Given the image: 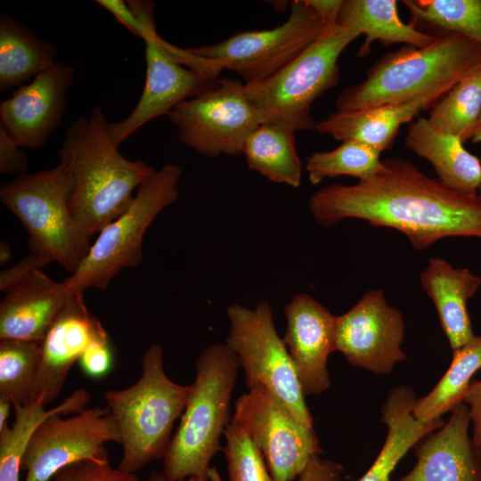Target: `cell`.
<instances>
[{
	"mask_svg": "<svg viewBox=\"0 0 481 481\" xmlns=\"http://www.w3.org/2000/svg\"><path fill=\"white\" fill-rule=\"evenodd\" d=\"M308 206L323 226L345 218L363 219L398 230L417 250L445 237L481 239L478 194L455 191L399 158L383 159L373 175L354 185L321 188L310 196Z\"/></svg>",
	"mask_w": 481,
	"mask_h": 481,
	"instance_id": "1",
	"label": "cell"
},
{
	"mask_svg": "<svg viewBox=\"0 0 481 481\" xmlns=\"http://www.w3.org/2000/svg\"><path fill=\"white\" fill-rule=\"evenodd\" d=\"M108 125L102 109L93 107L87 116L70 122L58 151L73 176L71 218L88 240L126 210L134 190L157 170L141 159L125 158L112 142Z\"/></svg>",
	"mask_w": 481,
	"mask_h": 481,
	"instance_id": "2",
	"label": "cell"
},
{
	"mask_svg": "<svg viewBox=\"0 0 481 481\" xmlns=\"http://www.w3.org/2000/svg\"><path fill=\"white\" fill-rule=\"evenodd\" d=\"M436 35L427 46L405 45L383 55L362 82L339 94L337 110L402 104L432 92L447 93L481 69V45L455 33Z\"/></svg>",
	"mask_w": 481,
	"mask_h": 481,
	"instance_id": "3",
	"label": "cell"
},
{
	"mask_svg": "<svg viewBox=\"0 0 481 481\" xmlns=\"http://www.w3.org/2000/svg\"><path fill=\"white\" fill-rule=\"evenodd\" d=\"M240 363L225 343H212L195 362V378L180 422L163 457L168 480L208 477L210 461L232 418L231 400Z\"/></svg>",
	"mask_w": 481,
	"mask_h": 481,
	"instance_id": "4",
	"label": "cell"
},
{
	"mask_svg": "<svg viewBox=\"0 0 481 481\" xmlns=\"http://www.w3.org/2000/svg\"><path fill=\"white\" fill-rule=\"evenodd\" d=\"M141 364L142 373L135 383L103 395L120 434L122 456L118 467L132 473L163 459L192 389L166 374L163 350L158 344L148 346Z\"/></svg>",
	"mask_w": 481,
	"mask_h": 481,
	"instance_id": "5",
	"label": "cell"
},
{
	"mask_svg": "<svg viewBox=\"0 0 481 481\" xmlns=\"http://www.w3.org/2000/svg\"><path fill=\"white\" fill-rule=\"evenodd\" d=\"M72 188V174L60 159L54 167L20 175L0 186L1 202L28 232L30 254L43 266L57 262L71 274L91 248L70 216Z\"/></svg>",
	"mask_w": 481,
	"mask_h": 481,
	"instance_id": "6",
	"label": "cell"
},
{
	"mask_svg": "<svg viewBox=\"0 0 481 481\" xmlns=\"http://www.w3.org/2000/svg\"><path fill=\"white\" fill-rule=\"evenodd\" d=\"M360 35L353 28L330 26L280 71L261 82L245 85L247 95L266 122L295 133L314 129L313 103L338 83V58Z\"/></svg>",
	"mask_w": 481,
	"mask_h": 481,
	"instance_id": "7",
	"label": "cell"
},
{
	"mask_svg": "<svg viewBox=\"0 0 481 481\" xmlns=\"http://www.w3.org/2000/svg\"><path fill=\"white\" fill-rule=\"evenodd\" d=\"M183 169L166 164L138 188L130 206L106 225L78 268L64 281L70 290H105L118 273L143 260L144 234L157 216L178 198Z\"/></svg>",
	"mask_w": 481,
	"mask_h": 481,
	"instance_id": "8",
	"label": "cell"
},
{
	"mask_svg": "<svg viewBox=\"0 0 481 481\" xmlns=\"http://www.w3.org/2000/svg\"><path fill=\"white\" fill-rule=\"evenodd\" d=\"M230 328L225 344L236 355L245 374L246 387L260 384L275 395L305 427L314 428L294 363L279 336L273 309L267 301L254 308L228 306Z\"/></svg>",
	"mask_w": 481,
	"mask_h": 481,
	"instance_id": "9",
	"label": "cell"
},
{
	"mask_svg": "<svg viewBox=\"0 0 481 481\" xmlns=\"http://www.w3.org/2000/svg\"><path fill=\"white\" fill-rule=\"evenodd\" d=\"M289 7L287 20L275 28L240 31L221 42L188 50L238 73L246 86L261 82L291 62L331 26L306 0L292 1Z\"/></svg>",
	"mask_w": 481,
	"mask_h": 481,
	"instance_id": "10",
	"label": "cell"
},
{
	"mask_svg": "<svg viewBox=\"0 0 481 481\" xmlns=\"http://www.w3.org/2000/svg\"><path fill=\"white\" fill-rule=\"evenodd\" d=\"M167 117L182 143L209 158L242 153L249 135L266 122L247 95L244 82L229 77L180 102Z\"/></svg>",
	"mask_w": 481,
	"mask_h": 481,
	"instance_id": "11",
	"label": "cell"
},
{
	"mask_svg": "<svg viewBox=\"0 0 481 481\" xmlns=\"http://www.w3.org/2000/svg\"><path fill=\"white\" fill-rule=\"evenodd\" d=\"M248 388L235 401L232 419L261 450L273 480L294 481L322 452L316 434L265 386Z\"/></svg>",
	"mask_w": 481,
	"mask_h": 481,
	"instance_id": "12",
	"label": "cell"
},
{
	"mask_svg": "<svg viewBox=\"0 0 481 481\" xmlns=\"http://www.w3.org/2000/svg\"><path fill=\"white\" fill-rule=\"evenodd\" d=\"M112 442L120 444V434L107 406L53 414L29 438L21 461L24 481H49L71 463L108 458L106 445Z\"/></svg>",
	"mask_w": 481,
	"mask_h": 481,
	"instance_id": "13",
	"label": "cell"
},
{
	"mask_svg": "<svg viewBox=\"0 0 481 481\" xmlns=\"http://www.w3.org/2000/svg\"><path fill=\"white\" fill-rule=\"evenodd\" d=\"M404 330L402 314L387 304L384 291L369 290L337 316L335 348L354 366L387 374L406 359L401 349Z\"/></svg>",
	"mask_w": 481,
	"mask_h": 481,
	"instance_id": "14",
	"label": "cell"
},
{
	"mask_svg": "<svg viewBox=\"0 0 481 481\" xmlns=\"http://www.w3.org/2000/svg\"><path fill=\"white\" fill-rule=\"evenodd\" d=\"M143 40L146 77L143 93L126 118L108 125L117 147L147 122L167 116L175 106L214 87L218 80L177 62L167 53L166 41L155 26L148 29Z\"/></svg>",
	"mask_w": 481,
	"mask_h": 481,
	"instance_id": "15",
	"label": "cell"
},
{
	"mask_svg": "<svg viewBox=\"0 0 481 481\" xmlns=\"http://www.w3.org/2000/svg\"><path fill=\"white\" fill-rule=\"evenodd\" d=\"M75 71L73 65L57 61L0 102V125L20 147L41 148L59 126Z\"/></svg>",
	"mask_w": 481,
	"mask_h": 481,
	"instance_id": "16",
	"label": "cell"
},
{
	"mask_svg": "<svg viewBox=\"0 0 481 481\" xmlns=\"http://www.w3.org/2000/svg\"><path fill=\"white\" fill-rule=\"evenodd\" d=\"M283 341L294 363L305 396L328 389V357L336 351V320L326 307L306 293L295 295L285 306Z\"/></svg>",
	"mask_w": 481,
	"mask_h": 481,
	"instance_id": "17",
	"label": "cell"
},
{
	"mask_svg": "<svg viewBox=\"0 0 481 481\" xmlns=\"http://www.w3.org/2000/svg\"><path fill=\"white\" fill-rule=\"evenodd\" d=\"M107 335L86 306L84 292L72 290L41 344L34 401L47 405L62 390L67 376L88 346Z\"/></svg>",
	"mask_w": 481,
	"mask_h": 481,
	"instance_id": "18",
	"label": "cell"
},
{
	"mask_svg": "<svg viewBox=\"0 0 481 481\" xmlns=\"http://www.w3.org/2000/svg\"><path fill=\"white\" fill-rule=\"evenodd\" d=\"M469 425L462 403L444 426L414 446L416 463L397 481H481V446L469 436Z\"/></svg>",
	"mask_w": 481,
	"mask_h": 481,
	"instance_id": "19",
	"label": "cell"
},
{
	"mask_svg": "<svg viewBox=\"0 0 481 481\" xmlns=\"http://www.w3.org/2000/svg\"><path fill=\"white\" fill-rule=\"evenodd\" d=\"M72 290L40 269L12 284L0 303V338L43 341Z\"/></svg>",
	"mask_w": 481,
	"mask_h": 481,
	"instance_id": "20",
	"label": "cell"
},
{
	"mask_svg": "<svg viewBox=\"0 0 481 481\" xmlns=\"http://www.w3.org/2000/svg\"><path fill=\"white\" fill-rule=\"evenodd\" d=\"M446 93L436 91L402 104H386L362 110H337L316 122L315 129L338 141H356L380 152L390 148L402 125L436 102Z\"/></svg>",
	"mask_w": 481,
	"mask_h": 481,
	"instance_id": "21",
	"label": "cell"
},
{
	"mask_svg": "<svg viewBox=\"0 0 481 481\" xmlns=\"http://www.w3.org/2000/svg\"><path fill=\"white\" fill-rule=\"evenodd\" d=\"M420 281L436 308L452 349L467 344L475 336L467 302L480 287L481 277L434 257L420 273Z\"/></svg>",
	"mask_w": 481,
	"mask_h": 481,
	"instance_id": "22",
	"label": "cell"
},
{
	"mask_svg": "<svg viewBox=\"0 0 481 481\" xmlns=\"http://www.w3.org/2000/svg\"><path fill=\"white\" fill-rule=\"evenodd\" d=\"M408 149L431 163L444 185L464 193L477 194L481 184V161L468 151L463 141L442 132L428 118L419 117L407 128Z\"/></svg>",
	"mask_w": 481,
	"mask_h": 481,
	"instance_id": "23",
	"label": "cell"
},
{
	"mask_svg": "<svg viewBox=\"0 0 481 481\" xmlns=\"http://www.w3.org/2000/svg\"><path fill=\"white\" fill-rule=\"evenodd\" d=\"M417 400L406 386L392 388L381 409V420L387 427L385 443L377 458L357 481H390L395 467L408 451L422 438L445 423L442 419L421 422L412 415Z\"/></svg>",
	"mask_w": 481,
	"mask_h": 481,
	"instance_id": "24",
	"label": "cell"
},
{
	"mask_svg": "<svg viewBox=\"0 0 481 481\" xmlns=\"http://www.w3.org/2000/svg\"><path fill=\"white\" fill-rule=\"evenodd\" d=\"M336 24L355 29L365 35L357 52L358 57L368 55L371 45L376 40L386 45L404 43L424 47L437 37L418 29L412 22L402 21L395 0H343Z\"/></svg>",
	"mask_w": 481,
	"mask_h": 481,
	"instance_id": "25",
	"label": "cell"
},
{
	"mask_svg": "<svg viewBox=\"0 0 481 481\" xmlns=\"http://www.w3.org/2000/svg\"><path fill=\"white\" fill-rule=\"evenodd\" d=\"M54 42L38 37L13 17L0 13V91L19 87L57 61Z\"/></svg>",
	"mask_w": 481,
	"mask_h": 481,
	"instance_id": "26",
	"label": "cell"
},
{
	"mask_svg": "<svg viewBox=\"0 0 481 481\" xmlns=\"http://www.w3.org/2000/svg\"><path fill=\"white\" fill-rule=\"evenodd\" d=\"M89 392L75 389L59 405L45 409L39 401L27 405L13 404L14 421L0 429V481H19L21 461L29 438L37 427L49 416L61 413L70 415L88 406Z\"/></svg>",
	"mask_w": 481,
	"mask_h": 481,
	"instance_id": "27",
	"label": "cell"
},
{
	"mask_svg": "<svg viewBox=\"0 0 481 481\" xmlns=\"http://www.w3.org/2000/svg\"><path fill=\"white\" fill-rule=\"evenodd\" d=\"M242 153L250 170L274 183L300 185L302 166L291 129L265 122L249 135Z\"/></svg>",
	"mask_w": 481,
	"mask_h": 481,
	"instance_id": "28",
	"label": "cell"
},
{
	"mask_svg": "<svg viewBox=\"0 0 481 481\" xmlns=\"http://www.w3.org/2000/svg\"><path fill=\"white\" fill-rule=\"evenodd\" d=\"M481 370V336L453 350L449 369L425 396L417 398L412 415L421 422L442 419L463 403L473 375Z\"/></svg>",
	"mask_w": 481,
	"mask_h": 481,
	"instance_id": "29",
	"label": "cell"
},
{
	"mask_svg": "<svg viewBox=\"0 0 481 481\" xmlns=\"http://www.w3.org/2000/svg\"><path fill=\"white\" fill-rule=\"evenodd\" d=\"M481 114V69L468 75L432 105L428 121L438 130L471 140Z\"/></svg>",
	"mask_w": 481,
	"mask_h": 481,
	"instance_id": "30",
	"label": "cell"
},
{
	"mask_svg": "<svg viewBox=\"0 0 481 481\" xmlns=\"http://www.w3.org/2000/svg\"><path fill=\"white\" fill-rule=\"evenodd\" d=\"M42 341L0 338V400L34 402Z\"/></svg>",
	"mask_w": 481,
	"mask_h": 481,
	"instance_id": "31",
	"label": "cell"
},
{
	"mask_svg": "<svg viewBox=\"0 0 481 481\" xmlns=\"http://www.w3.org/2000/svg\"><path fill=\"white\" fill-rule=\"evenodd\" d=\"M412 24L461 35L481 45V0H405Z\"/></svg>",
	"mask_w": 481,
	"mask_h": 481,
	"instance_id": "32",
	"label": "cell"
},
{
	"mask_svg": "<svg viewBox=\"0 0 481 481\" xmlns=\"http://www.w3.org/2000/svg\"><path fill=\"white\" fill-rule=\"evenodd\" d=\"M380 151L372 146L344 141L332 151H317L306 159V169L313 185L326 178L348 175L365 180L381 167Z\"/></svg>",
	"mask_w": 481,
	"mask_h": 481,
	"instance_id": "33",
	"label": "cell"
},
{
	"mask_svg": "<svg viewBox=\"0 0 481 481\" xmlns=\"http://www.w3.org/2000/svg\"><path fill=\"white\" fill-rule=\"evenodd\" d=\"M224 435L228 481H274L261 450L232 418Z\"/></svg>",
	"mask_w": 481,
	"mask_h": 481,
	"instance_id": "34",
	"label": "cell"
},
{
	"mask_svg": "<svg viewBox=\"0 0 481 481\" xmlns=\"http://www.w3.org/2000/svg\"><path fill=\"white\" fill-rule=\"evenodd\" d=\"M49 481H139L135 473L113 467L109 458L87 459L60 469Z\"/></svg>",
	"mask_w": 481,
	"mask_h": 481,
	"instance_id": "35",
	"label": "cell"
},
{
	"mask_svg": "<svg viewBox=\"0 0 481 481\" xmlns=\"http://www.w3.org/2000/svg\"><path fill=\"white\" fill-rule=\"evenodd\" d=\"M83 371L91 378L104 377L111 369L112 353L108 335L94 339L79 358Z\"/></svg>",
	"mask_w": 481,
	"mask_h": 481,
	"instance_id": "36",
	"label": "cell"
},
{
	"mask_svg": "<svg viewBox=\"0 0 481 481\" xmlns=\"http://www.w3.org/2000/svg\"><path fill=\"white\" fill-rule=\"evenodd\" d=\"M28 156L0 125V172L18 176L27 173Z\"/></svg>",
	"mask_w": 481,
	"mask_h": 481,
	"instance_id": "37",
	"label": "cell"
},
{
	"mask_svg": "<svg viewBox=\"0 0 481 481\" xmlns=\"http://www.w3.org/2000/svg\"><path fill=\"white\" fill-rule=\"evenodd\" d=\"M96 3L109 11L116 20L125 26L133 35L143 38L146 29L145 24L135 15L127 1L97 0Z\"/></svg>",
	"mask_w": 481,
	"mask_h": 481,
	"instance_id": "38",
	"label": "cell"
},
{
	"mask_svg": "<svg viewBox=\"0 0 481 481\" xmlns=\"http://www.w3.org/2000/svg\"><path fill=\"white\" fill-rule=\"evenodd\" d=\"M343 471L339 463L317 456L309 461L298 478V481H343Z\"/></svg>",
	"mask_w": 481,
	"mask_h": 481,
	"instance_id": "39",
	"label": "cell"
},
{
	"mask_svg": "<svg viewBox=\"0 0 481 481\" xmlns=\"http://www.w3.org/2000/svg\"><path fill=\"white\" fill-rule=\"evenodd\" d=\"M463 403L467 404L472 425V439L481 446V379L470 384Z\"/></svg>",
	"mask_w": 481,
	"mask_h": 481,
	"instance_id": "40",
	"label": "cell"
},
{
	"mask_svg": "<svg viewBox=\"0 0 481 481\" xmlns=\"http://www.w3.org/2000/svg\"><path fill=\"white\" fill-rule=\"evenodd\" d=\"M327 25L336 24L343 0H306Z\"/></svg>",
	"mask_w": 481,
	"mask_h": 481,
	"instance_id": "41",
	"label": "cell"
},
{
	"mask_svg": "<svg viewBox=\"0 0 481 481\" xmlns=\"http://www.w3.org/2000/svg\"><path fill=\"white\" fill-rule=\"evenodd\" d=\"M146 481H173L168 480L166 478V477L163 475L162 472H152ZM175 481H223L222 477H220V474L216 469L215 467H211L209 469L208 477H187L180 480Z\"/></svg>",
	"mask_w": 481,
	"mask_h": 481,
	"instance_id": "42",
	"label": "cell"
},
{
	"mask_svg": "<svg viewBox=\"0 0 481 481\" xmlns=\"http://www.w3.org/2000/svg\"><path fill=\"white\" fill-rule=\"evenodd\" d=\"M12 408V403L4 400H0V429L4 428L6 424H8L7 420Z\"/></svg>",
	"mask_w": 481,
	"mask_h": 481,
	"instance_id": "43",
	"label": "cell"
},
{
	"mask_svg": "<svg viewBox=\"0 0 481 481\" xmlns=\"http://www.w3.org/2000/svg\"><path fill=\"white\" fill-rule=\"evenodd\" d=\"M12 257L11 246L4 240L0 241V265L7 264Z\"/></svg>",
	"mask_w": 481,
	"mask_h": 481,
	"instance_id": "44",
	"label": "cell"
},
{
	"mask_svg": "<svg viewBox=\"0 0 481 481\" xmlns=\"http://www.w3.org/2000/svg\"><path fill=\"white\" fill-rule=\"evenodd\" d=\"M473 143H481V114L479 116L474 135L471 138Z\"/></svg>",
	"mask_w": 481,
	"mask_h": 481,
	"instance_id": "45",
	"label": "cell"
},
{
	"mask_svg": "<svg viewBox=\"0 0 481 481\" xmlns=\"http://www.w3.org/2000/svg\"><path fill=\"white\" fill-rule=\"evenodd\" d=\"M478 192H479V193H478V196H479V198L481 199V184H480V186H479Z\"/></svg>",
	"mask_w": 481,
	"mask_h": 481,
	"instance_id": "46",
	"label": "cell"
}]
</instances>
